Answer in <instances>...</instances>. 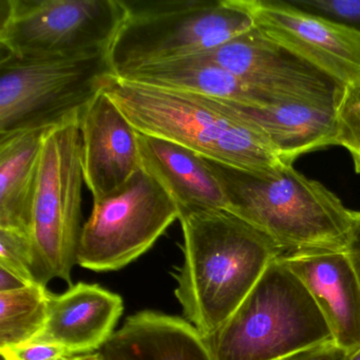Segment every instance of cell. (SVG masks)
<instances>
[{
    "instance_id": "cell-1",
    "label": "cell",
    "mask_w": 360,
    "mask_h": 360,
    "mask_svg": "<svg viewBox=\"0 0 360 360\" xmlns=\"http://www.w3.org/2000/svg\"><path fill=\"white\" fill-rule=\"evenodd\" d=\"M184 260L174 274L183 314L203 337L216 332L282 252L275 242L227 210L185 212Z\"/></svg>"
},
{
    "instance_id": "cell-2",
    "label": "cell",
    "mask_w": 360,
    "mask_h": 360,
    "mask_svg": "<svg viewBox=\"0 0 360 360\" xmlns=\"http://www.w3.org/2000/svg\"><path fill=\"white\" fill-rule=\"evenodd\" d=\"M104 91L141 134L245 172H266L284 164L266 134L231 103L115 75Z\"/></svg>"
},
{
    "instance_id": "cell-3",
    "label": "cell",
    "mask_w": 360,
    "mask_h": 360,
    "mask_svg": "<svg viewBox=\"0 0 360 360\" xmlns=\"http://www.w3.org/2000/svg\"><path fill=\"white\" fill-rule=\"evenodd\" d=\"M204 160L222 186L229 212L269 236L282 254L345 248L352 210L321 183L286 164L250 172Z\"/></svg>"
},
{
    "instance_id": "cell-4",
    "label": "cell",
    "mask_w": 360,
    "mask_h": 360,
    "mask_svg": "<svg viewBox=\"0 0 360 360\" xmlns=\"http://www.w3.org/2000/svg\"><path fill=\"white\" fill-rule=\"evenodd\" d=\"M204 340L214 360H282L333 337L304 284L277 258Z\"/></svg>"
},
{
    "instance_id": "cell-5",
    "label": "cell",
    "mask_w": 360,
    "mask_h": 360,
    "mask_svg": "<svg viewBox=\"0 0 360 360\" xmlns=\"http://www.w3.org/2000/svg\"><path fill=\"white\" fill-rule=\"evenodd\" d=\"M125 18L107 56L115 75L212 51L255 28L239 0H122Z\"/></svg>"
},
{
    "instance_id": "cell-6",
    "label": "cell",
    "mask_w": 360,
    "mask_h": 360,
    "mask_svg": "<svg viewBox=\"0 0 360 360\" xmlns=\"http://www.w3.org/2000/svg\"><path fill=\"white\" fill-rule=\"evenodd\" d=\"M79 115L50 128L44 139L30 233L32 275L39 285L56 278L71 283L77 264L85 182Z\"/></svg>"
},
{
    "instance_id": "cell-7",
    "label": "cell",
    "mask_w": 360,
    "mask_h": 360,
    "mask_svg": "<svg viewBox=\"0 0 360 360\" xmlns=\"http://www.w3.org/2000/svg\"><path fill=\"white\" fill-rule=\"evenodd\" d=\"M107 53L0 58V136L49 129L81 115L113 77Z\"/></svg>"
},
{
    "instance_id": "cell-8",
    "label": "cell",
    "mask_w": 360,
    "mask_h": 360,
    "mask_svg": "<svg viewBox=\"0 0 360 360\" xmlns=\"http://www.w3.org/2000/svg\"><path fill=\"white\" fill-rule=\"evenodd\" d=\"M1 56L46 60L107 53L122 0H1Z\"/></svg>"
},
{
    "instance_id": "cell-9",
    "label": "cell",
    "mask_w": 360,
    "mask_h": 360,
    "mask_svg": "<svg viewBox=\"0 0 360 360\" xmlns=\"http://www.w3.org/2000/svg\"><path fill=\"white\" fill-rule=\"evenodd\" d=\"M180 216L174 198L142 168L121 188L94 201L77 264L94 271L123 269L150 250Z\"/></svg>"
},
{
    "instance_id": "cell-10",
    "label": "cell",
    "mask_w": 360,
    "mask_h": 360,
    "mask_svg": "<svg viewBox=\"0 0 360 360\" xmlns=\"http://www.w3.org/2000/svg\"><path fill=\"white\" fill-rule=\"evenodd\" d=\"M255 29L342 88L360 89V29L290 1L239 0Z\"/></svg>"
},
{
    "instance_id": "cell-11",
    "label": "cell",
    "mask_w": 360,
    "mask_h": 360,
    "mask_svg": "<svg viewBox=\"0 0 360 360\" xmlns=\"http://www.w3.org/2000/svg\"><path fill=\"white\" fill-rule=\"evenodd\" d=\"M275 104L337 106L343 88L256 29L202 53Z\"/></svg>"
},
{
    "instance_id": "cell-12",
    "label": "cell",
    "mask_w": 360,
    "mask_h": 360,
    "mask_svg": "<svg viewBox=\"0 0 360 360\" xmlns=\"http://www.w3.org/2000/svg\"><path fill=\"white\" fill-rule=\"evenodd\" d=\"M79 124L84 179L96 201L142 169L138 131L104 90L82 111Z\"/></svg>"
},
{
    "instance_id": "cell-13",
    "label": "cell",
    "mask_w": 360,
    "mask_h": 360,
    "mask_svg": "<svg viewBox=\"0 0 360 360\" xmlns=\"http://www.w3.org/2000/svg\"><path fill=\"white\" fill-rule=\"evenodd\" d=\"M304 284L326 318L333 341L349 354L360 347V283L345 248L278 257Z\"/></svg>"
},
{
    "instance_id": "cell-14",
    "label": "cell",
    "mask_w": 360,
    "mask_h": 360,
    "mask_svg": "<svg viewBox=\"0 0 360 360\" xmlns=\"http://www.w3.org/2000/svg\"><path fill=\"white\" fill-rule=\"evenodd\" d=\"M123 311L122 297L98 284L79 282L64 294L50 292L47 321L29 342L58 345L71 356L98 352Z\"/></svg>"
},
{
    "instance_id": "cell-15",
    "label": "cell",
    "mask_w": 360,
    "mask_h": 360,
    "mask_svg": "<svg viewBox=\"0 0 360 360\" xmlns=\"http://www.w3.org/2000/svg\"><path fill=\"white\" fill-rule=\"evenodd\" d=\"M138 145L143 168L174 198L181 214L193 210L229 212L226 195L203 157L178 143L139 131Z\"/></svg>"
},
{
    "instance_id": "cell-16",
    "label": "cell",
    "mask_w": 360,
    "mask_h": 360,
    "mask_svg": "<svg viewBox=\"0 0 360 360\" xmlns=\"http://www.w3.org/2000/svg\"><path fill=\"white\" fill-rule=\"evenodd\" d=\"M98 353L102 360H214L193 324L155 311L129 316Z\"/></svg>"
},
{
    "instance_id": "cell-17",
    "label": "cell",
    "mask_w": 360,
    "mask_h": 360,
    "mask_svg": "<svg viewBox=\"0 0 360 360\" xmlns=\"http://www.w3.org/2000/svg\"><path fill=\"white\" fill-rule=\"evenodd\" d=\"M115 77L134 83L193 92L252 108L277 105L201 54L143 65Z\"/></svg>"
},
{
    "instance_id": "cell-18",
    "label": "cell",
    "mask_w": 360,
    "mask_h": 360,
    "mask_svg": "<svg viewBox=\"0 0 360 360\" xmlns=\"http://www.w3.org/2000/svg\"><path fill=\"white\" fill-rule=\"evenodd\" d=\"M47 130L0 136V229L31 233L41 151Z\"/></svg>"
},
{
    "instance_id": "cell-19",
    "label": "cell",
    "mask_w": 360,
    "mask_h": 360,
    "mask_svg": "<svg viewBox=\"0 0 360 360\" xmlns=\"http://www.w3.org/2000/svg\"><path fill=\"white\" fill-rule=\"evenodd\" d=\"M233 105L266 134L286 165L305 153L335 145L338 105L282 104L266 108Z\"/></svg>"
},
{
    "instance_id": "cell-20",
    "label": "cell",
    "mask_w": 360,
    "mask_h": 360,
    "mask_svg": "<svg viewBox=\"0 0 360 360\" xmlns=\"http://www.w3.org/2000/svg\"><path fill=\"white\" fill-rule=\"evenodd\" d=\"M49 292L37 283L0 292V349L28 343L43 330Z\"/></svg>"
},
{
    "instance_id": "cell-21",
    "label": "cell",
    "mask_w": 360,
    "mask_h": 360,
    "mask_svg": "<svg viewBox=\"0 0 360 360\" xmlns=\"http://www.w3.org/2000/svg\"><path fill=\"white\" fill-rule=\"evenodd\" d=\"M335 145L349 151L355 172L360 174V89L343 88L337 106Z\"/></svg>"
},
{
    "instance_id": "cell-22",
    "label": "cell",
    "mask_w": 360,
    "mask_h": 360,
    "mask_svg": "<svg viewBox=\"0 0 360 360\" xmlns=\"http://www.w3.org/2000/svg\"><path fill=\"white\" fill-rule=\"evenodd\" d=\"M32 263L30 235L14 229H0V266L13 271L29 283H35Z\"/></svg>"
},
{
    "instance_id": "cell-23",
    "label": "cell",
    "mask_w": 360,
    "mask_h": 360,
    "mask_svg": "<svg viewBox=\"0 0 360 360\" xmlns=\"http://www.w3.org/2000/svg\"><path fill=\"white\" fill-rule=\"evenodd\" d=\"M290 3L311 13L330 16L342 24L360 26V0H292Z\"/></svg>"
},
{
    "instance_id": "cell-24",
    "label": "cell",
    "mask_w": 360,
    "mask_h": 360,
    "mask_svg": "<svg viewBox=\"0 0 360 360\" xmlns=\"http://www.w3.org/2000/svg\"><path fill=\"white\" fill-rule=\"evenodd\" d=\"M3 360H70L63 347L50 343L28 342L0 349Z\"/></svg>"
},
{
    "instance_id": "cell-25",
    "label": "cell",
    "mask_w": 360,
    "mask_h": 360,
    "mask_svg": "<svg viewBox=\"0 0 360 360\" xmlns=\"http://www.w3.org/2000/svg\"><path fill=\"white\" fill-rule=\"evenodd\" d=\"M349 357L347 349L339 347L334 341L328 340L297 352L282 360H349Z\"/></svg>"
},
{
    "instance_id": "cell-26",
    "label": "cell",
    "mask_w": 360,
    "mask_h": 360,
    "mask_svg": "<svg viewBox=\"0 0 360 360\" xmlns=\"http://www.w3.org/2000/svg\"><path fill=\"white\" fill-rule=\"evenodd\" d=\"M345 250L353 263L360 283V212H352V225Z\"/></svg>"
},
{
    "instance_id": "cell-27",
    "label": "cell",
    "mask_w": 360,
    "mask_h": 360,
    "mask_svg": "<svg viewBox=\"0 0 360 360\" xmlns=\"http://www.w3.org/2000/svg\"><path fill=\"white\" fill-rule=\"evenodd\" d=\"M26 280L16 275L13 271L0 266V292H12L30 285Z\"/></svg>"
},
{
    "instance_id": "cell-28",
    "label": "cell",
    "mask_w": 360,
    "mask_h": 360,
    "mask_svg": "<svg viewBox=\"0 0 360 360\" xmlns=\"http://www.w3.org/2000/svg\"><path fill=\"white\" fill-rule=\"evenodd\" d=\"M70 360H102L100 353L94 352V353L84 354V355L73 356Z\"/></svg>"
},
{
    "instance_id": "cell-29",
    "label": "cell",
    "mask_w": 360,
    "mask_h": 360,
    "mask_svg": "<svg viewBox=\"0 0 360 360\" xmlns=\"http://www.w3.org/2000/svg\"><path fill=\"white\" fill-rule=\"evenodd\" d=\"M349 360H360V347L354 353L349 354Z\"/></svg>"
}]
</instances>
